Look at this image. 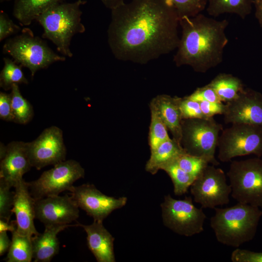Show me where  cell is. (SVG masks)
Segmentation results:
<instances>
[{
	"label": "cell",
	"mask_w": 262,
	"mask_h": 262,
	"mask_svg": "<svg viewBox=\"0 0 262 262\" xmlns=\"http://www.w3.org/2000/svg\"><path fill=\"white\" fill-rule=\"evenodd\" d=\"M111 11L107 40L117 59L146 64L177 49L180 18L167 0H131Z\"/></svg>",
	"instance_id": "6da1fadb"
},
{
	"label": "cell",
	"mask_w": 262,
	"mask_h": 262,
	"mask_svg": "<svg viewBox=\"0 0 262 262\" xmlns=\"http://www.w3.org/2000/svg\"><path fill=\"white\" fill-rule=\"evenodd\" d=\"M181 35L174 56L177 66H190L196 72L205 73L223 61L229 40L226 30L229 21L218 20L200 13L179 21Z\"/></svg>",
	"instance_id": "7a4b0ae2"
},
{
	"label": "cell",
	"mask_w": 262,
	"mask_h": 262,
	"mask_svg": "<svg viewBox=\"0 0 262 262\" xmlns=\"http://www.w3.org/2000/svg\"><path fill=\"white\" fill-rule=\"evenodd\" d=\"M214 209L210 226L218 242L238 248L255 237L262 216L259 207L238 202L231 207Z\"/></svg>",
	"instance_id": "3957f363"
},
{
	"label": "cell",
	"mask_w": 262,
	"mask_h": 262,
	"mask_svg": "<svg viewBox=\"0 0 262 262\" xmlns=\"http://www.w3.org/2000/svg\"><path fill=\"white\" fill-rule=\"evenodd\" d=\"M86 1L60 2L50 7L36 19L43 28L42 38L52 42L57 50L65 57H72L70 49L72 37L83 33L85 28L82 22L81 6Z\"/></svg>",
	"instance_id": "277c9868"
},
{
	"label": "cell",
	"mask_w": 262,
	"mask_h": 262,
	"mask_svg": "<svg viewBox=\"0 0 262 262\" xmlns=\"http://www.w3.org/2000/svg\"><path fill=\"white\" fill-rule=\"evenodd\" d=\"M2 52L10 55L21 66L28 68L32 77L38 70L66 60L65 56L56 53L45 41L35 36L28 28L23 29L20 34L8 39L3 46Z\"/></svg>",
	"instance_id": "5b68a950"
},
{
	"label": "cell",
	"mask_w": 262,
	"mask_h": 262,
	"mask_svg": "<svg viewBox=\"0 0 262 262\" xmlns=\"http://www.w3.org/2000/svg\"><path fill=\"white\" fill-rule=\"evenodd\" d=\"M180 144L187 154L200 157L215 166V153L223 126L213 117L183 119Z\"/></svg>",
	"instance_id": "8992f818"
},
{
	"label": "cell",
	"mask_w": 262,
	"mask_h": 262,
	"mask_svg": "<svg viewBox=\"0 0 262 262\" xmlns=\"http://www.w3.org/2000/svg\"><path fill=\"white\" fill-rule=\"evenodd\" d=\"M231 196L238 203L262 208V159L231 161L227 173Z\"/></svg>",
	"instance_id": "52a82bcc"
},
{
	"label": "cell",
	"mask_w": 262,
	"mask_h": 262,
	"mask_svg": "<svg viewBox=\"0 0 262 262\" xmlns=\"http://www.w3.org/2000/svg\"><path fill=\"white\" fill-rule=\"evenodd\" d=\"M218 159L223 163L238 156H262V125L234 123L219 135Z\"/></svg>",
	"instance_id": "ba28073f"
},
{
	"label": "cell",
	"mask_w": 262,
	"mask_h": 262,
	"mask_svg": "<svg viewBox=\"0 0 262 262\" xmlns=\"http://www.w3.org/2000/svg\"><path fill=\"white\" fill-rule=\"evenodd\" d=\"M161 207L164 224L174 232L191 237L203 231L206 215L194 205L191 196L176 199L167 195Z\"/></svg>",
	"instance_id": "9c48e42d"
},
{
	"label": "cell",
	"mask_w": 262,
	"mask_h": 262,
	"mask_svg": "<svg viewBox=\"0 0 262 262\" xmlns=\"http://www.w3.org/2000/svg\"><path fill=\"white\" fill-rule=\"evenodd\" d=\"M84 169L74 160L62 161L44 171L37 180L27 182L31 196L35 199L57 196L70 191L73 184L84 177Z\"/></svg>",
	"instance_id": "30bf717a"
},
{
	"label": "cell",
	"mask_w": 262,
	"mask_h": 262,
	"mask_svg": "<svg viewBox=\"0 0 262 262\" xmlns=\"http://www.w3.org/2000/svg\"><path fill=\"white\" fill-rule=\"evenodd\" d=\"M190 192L195 202L202 208L214 209L229 202L231 188L224 171L209 164L196 178Z\"/></svg>",
	"instance_id": "8fae6325"
},
{
	"label": "cell",
	"mask_w": 262,
	"mask_h": 262,
	"mask_svg": "<svg viewBox=\"0 0 262 262\" xmlns=\"http://www.w3.org/2000/svg\"><path fill=\"white\" fill-rule=\"evenodd\" d=\"M28 149L32 166L38 170L65 161L66 149L62 130L54 126L46 129L36 139L28 142Z\"/></svg>",
	"instance_id": "7c38bea8"
},
{
	"label": "cell",
	"mask_w": 262,
	"mask_h": 262,
	"mask_svg": "<svg viewBox=\"0 0 262 262\" xmlns=\"http://www.w3.org/2000/svg\"><path fill=\"white\" fill-rule=\"evenodd\" d=\"M72 199L94 220L102 221L113 211L124 206L127 198H115L102 193L92 184L73 186L70 190Z\"/></svg>",
	"instance_id": "4fadbf2b"
},
{
	"label": "cell",
	"mask_w": 262,
	"mask_h": 262,
	"mask_svg": "<svg viewBox=\"0 0 262 262\" xmlns=\"http://www.w3.org/2000/svg\"><path fill=\"white\" fill-rule=\"evenodd\" d=\"M223 115L226 124L262 125V94L244 88L236 98L226 103Z\"/></svg>",
	"instance_id": "5bb4252c"
},
{
	"label": "cell",
	"mask_w": 262,
	"mask_h": 262,
	"mask_svg": "<svg viewBox=\"0 0 262 262\" xmlns=\"http://www.w3.org/2000/svg\"><path fill=\"white\" fill-rule=\"evenodd\" d=\"M35 218L45 226L66 225L79 216V208L71 196H52L35 200Z\"/></svg>",
	"instance_id": "9a60e30c"
},
{
	"label": "cell",
	"mask_w": 262,
	"mask_h": 262,
	"mask_svg": "<svg viewBox=\"0 0 262 262\" xmlns=\"http://www.w3.org/2000/svg\"><path fill=\"white\" fill-rule=\"evenodd\" d=\"M0 147V178L14 187L32 167L28 142L13 141Z\"/></svg>",
	"instance_id": "2e32d148"
},
{
	"label": "cell",
	"mask_w": 262,
	"mask_h": 262,
	"mask_svg": "<svg viewBox=\"0 0 262 262\" xmlns=\"http://www.w3.org/2000/svg\"><path fill=\"white\" fill-rule=\"evenodd\" d=\"M14 188L15 196L12 212L16 215V231L32 239L39 233L34 224L35 200L30 194L27 182L23 179L19 180Z\"/></svg>",
	"instance_id": "e0dca14e"
},
{
	"label": "cell",
	"mask_w": 262,
	"mask_h": 262,
	"mask_svg": "<svg viewBox=\"0 0 262 262\" xmlns=\"http://www.w3.org/2000/svg\"><path fill=\"white\" fill-rule=\"evenodd\" d=\"M103 222L94 220L92 224L77 225L83 228L87 234L88 248L98 262H115L114 251L115 238L103 225Z\"/></svg>",
	"instance_id": "ac0fdd59"
},
{
	"label": "cell",
	"mask_w": 262,
	"mask_h": 262,
	"mask_svg": "<svg viewBox=\"0 0 262 262\" xmlns=\"http://www.w3.org/2000/svg\"><path fill=\"white\" fill-rule=\"evenodd\" d=\"M180 98L167 95H160L150 102L172 136L173 139L180 144L181 121L182 120L180 107ZM181 145V144H180Z\"/></svg>",
	"instance_id": "d6986e66"
},
{
	"label": "cell",
	"mask_w": 262,
	"mask_h": 262,
	"mask_svg": "<svg viewBox=\"0 0 262 262\" xmlns=\"http://www.w3.org/2000/svg\"><path fill=\"white\" fill-rule=\"evenodd\" d=\"M71 225H55L45 226L42 233H38L32 239L33 259L34 262H49L59 250L58 234Z\"/></svg>",
	"instance_id": "ffe728a7"
},
{
	"label": "cell",
	"mask_w": 262,
	"mask_h": 262,
	"mask_svg": "<svg viewBox=\"0 0 262 262\" xmlns=\"http://www.w3.org/2000/svg\"><path fill=\"white\" fill-rule=\"evenodd\" d=\"M150 158L147 161L146 170L152 175L157 173L166 164L176 160L185 151L181 145L174 139H169L150 150Z\"/></svg>",
	"instance_id": "44dd1931"
},
{
	"label": "cell",
	"mask_w": 262,
	"mask_h": 262,
	"mask_svg": "<svg viewBox=\"0 0 262 262\" xmlns=\"http://www.w3.org/2000/svg\"><path fill=\"white\" fill-rule=\"evenodd\" d=\"M65 0H14L13 15L22 26L30 25L44 11Z\"/></svg>",
	"instance_id": "7402d4cb"
},
{
	"label": "cell",
	"mask_w": 262,
	"mask_h": 262,
	"mask_svg": "<svg viewBox=\"0 0 262 262\" xmlns=\"http://www.w3.org/2000/svg\"><path fill=\"white\" fill-rule=\"evenodd\" d=\"M254 0H208L206 10L211 16L234 14L244 19L251 12Z\"/></svg>",
	"instance_id": "603a6c76"
},
{
	"label": "cell",
	"mask_w": 262,
	"mask_h": 262,
	"mask_svg": "<svg viewBox=\"0 0 262 262\" xmlns=\"http://www.w3.org/2000/svg\"><path fill=\"white\" fill-rule=\"evenodd\" d=\"M207 84L215 91L221 101L226 103L236 98L244 88L239 78L225 73H219Z\"/></svg>",
	"instance_id": "cb8c5ba5"
},
{
	"label": "cell",
	"mask_w": 262,
	"mask_h": 262,
	"mask_svg": "<svg viewBox=\"0 0 262 262\" xmlns=\"http://www.w3.org/2000/svg\"><path fill=\"white\" fill-rule=\"evenodd\" d=\"M12 243L8 251L7 262H30L33 259L32 238L19 234L16 230L12 233Z\"/></svg>",
	"instance_id": "d4e9b609"
},
{
	"label": "cell",
	"mask_w": 262,
	"mask_h": 262,
	"mask_svg": "<svg viewBox=\"0 0 262 262\" xmlns=\"http://www.w3.org/2000/svg\"><path fill=\"white\" fill-rule=\"evenodd\" d=\"M10 94L14 122L21 124L27 123L33 115L32 105L21 94L18 84L12 86Z\"/></svg>",
	"instance_id": "484cf974"
},
{
	"label": "cell",
	"mask_w": 262,
	"mask_h": 262,
	"mask_svg": "<svg viewBox=\"0 0 262 262\" xmlns=\"http://www.w3.org/2000/svg\"><path fill=\"white\" fill-rule=\"evenodd\" d=\"M162 170L170 177L176 196L185 194L194 182L196 178L182 170L176 163V160L165 165Z\"/></svg>",
	"instance_id": "4316f807"
},
{
	"label": "cell",
	"mask_w": 262,
	"mask_h": 262,
	"mask_svg": "<svg viewBox=\"0 0 262 262\" xmlns=\"http://www.w3.org/2000/svg\"><path fill=\"white\" fill-rule=\"evenodd\" d=\"M4 66L0 74V86L5 90L11 89L14 84H28L21 66L8 58H4Z\"/></svg>",
	"instance_id": "83f0119b"
},
{
	"label": "cell",
	"mask_w": 262,
	"mask_h": 262,
	"mask_svg": "<svg viewBox=\"0 0 262 262\" xmlns=\"http://www.w3.org/2000/svg\"><path fill=\"white\" fill-rule=\"evenodd\" d=\"M151 121L149 126L148 143L150 150L164 142L170 139L167 128L155 108L150 104Z\"/></svg>",
	"instance_id": "f1b7e54d"
},
{
	"label": "cell",
	"mask_w": 262,
	"mask_h": 262,
	"mask_svg": "<svg viewBox=\"0 0 262 262\" xmlns=\"http://www.w3.org/2000/svg\"><path fill=\"white\" fill-rule=\"evenodd\" d=\"M176 10L180 19L201 13L206 7L208 0H167Z\"/></svg>",
	"instance_id": "f546056e"
},
{
	"label": "cell",
	"mask_w": 262,
	"mask_h": 262,
	"mask_svg": "<svg viewBox=\"0 0 262 262\" xmlns=\"http://www.w3.org/2000/svg\"><path fill=\"white\" fill-rule=\"evenodd\" d=\"M12 187L0 178V219L9 221L13 213L15 192Z\"/></svg>",
	"instance_id": "4dcf8cb0"
},
{
	"label": "cell",
	"mask_w": 262,
	"mask_h": 262,
	"mask_svg": "<svg viewBox=\"0 0 262 262\" xmlns=\"http://www.w3.org/2000/svg\"><path fill=\"white\" fill-rule=\"evenodd\" d=\"M176 162L182 170L195 178L209 164L203 158L186 153L179 156Z\"/></svg>",
	"instance_id": "1f68e13d"
},
{
	"label": "cell",
	"mask_w": 262,
	"mask_h": 262,
	"mask_svg": "<svg viewBox=\"0 0 262 262\" xmlns=\"http://www.w3.org/2000/svg\"><path fill=\"white\" fill-rule=\"evenodd\" d=\"M180 107L183 119L204 118L198 101L189 98L187 96L180 98Z\"/></svg>",
	"instance_id": "d6a6232c"
},
{
	"label": "cell",
	"mask_w": 262,
	"mask_h": 262,
	"mask_svg": "<svg viewBox=\"0 0 262 262\" xmlns=\"http://www.w3.org/2000/svg\"><path fill=\"white\" fill-rule=\"evenodd\" d=\"M232 262H262V252L236 248L231 253Z\"/></svg>",
	"instance_id": "836d02e7"
},
{
	"label": "cell",
	"mask_w": 262,
	"mask_h": 262,
	"mask_svg": "<svg viewBox=\"0 0 262 262\" xmlns=\"http://www.w3.org/2000/svg\"><path fill=\"white\" fill-rule=\"evenodd\" d=\"M187 97L191 99L198 102L201 101L210 102L221 101L215 91L208 84L197 88Z\"/></svg>",
	"instance_id": "e575fe53"
},
{
	"label": "cell",
	"mask_w": 262,
	"mask_h": 262,
	"mask_svg": "<svg viewBox=\"0 0 262 262\" xmlns=\"http://www.w3.org/2000/svg\"><path fill=\"white\" fill-rule=\"evenodd\" d=\"M19 26L15 24L7 15L1 11L0 13V41L18 33Z\"/></svg>",
	"instance_id": "d590c367"
},
{
	"label": "cell",
	"mask_w": 262,
	"mask_h": 262,
	"mask_svg": "<svg viewBox=\"0 0 262 262\" xmlns=\"http://www.w3.org/2000/svg\"><path fill=\"white\" fill-rule=\"evenodd\" d=\"M0 118L7 121H14L11 94L0 93Z\"/></svg>",
	"instance_id": "8d00e7d4"
},
{
	"label": "cell",
	"mask_w": 262,
	"mask_h": 262,
	"mask_svg": "<svg viewBox=\"0 0 262 262\" xmlns=\"http://www.w3.org/2000/svg\"><path fill=\"white\" fill-rule=\"evenodd\" d=\"M200 109L206 118L213 117L216 115H223L225 104L223 102L199 101Z\"/></svg>",
	"instance_id": "74e56055"
},
{
	"label": "cell",
	"mask_w": 262,
	"mask_h": 262,
	"mask_svg": "<svg viewBox=\"0 0 262 262\" xmlns=\"http://www.w3.org/2000/svg\"><path fill=\"white\" fill-rule=\"evenodd\" d=\"M11 241L7 234L6 231L0 232V255L2 256L8 251L11 246Z\"/></svg>",
	"instance_id": "f35d334b"
},
{
	"label": "cell",
	"mask_w": 262,
	"mask_h": 262,
	"mask_svg": "<svg viewBox=\"0 0 262 262\" xmlns=\"http://www.w3.org/2000/svg\"><path fill=\"white\" fill-rule=\"evenodd\" d=\"M16 220L7 221L0 219V232L9 231L12 233L16 230Z\"/></svg>",
	"instance_id": "ab89813d"
},
{
	"label": "cell",
	"mask_w": 262,
	"mask_h": 262,
	"mask_svg": "<svg viewBox=\"0 0 262 262\" xmlns=\"http://www.w3.org/2000/svg\"><path fill=\"white\" fill-rule=\"evenodd\" d=\"M253 5L255 7V16L262 28V0H254Z\"/></svg>",
	"instance_id": "60d3db41"
},
{
	"label": "cell",
	"mask_w": 262,
	"mask_h": 262,
	"mask_svg": "<svg viewBox=\"0 0 262 262\" xmlns=\"http://www.w3.org/2000/svg\"><path fill=\"white\" fill-rule=\"evenodd\" d=\"M104 6L111 10L125 2V0H101Z\"/></svg>",
	"instance_id": "b9f144b4"
},
{
	"label": "cell",
	"mask_w": 262,
	"mask_h": 262,
	"mask_svg": "<svg viewBox=\"0 0 262 262\" xmlns=\"http://www.w3.org/2000/svg\"><path fill=\"white\" fill-rule=\"evenodd\" d=\"M0 0V2H3V1H9V0Z\"/></svg>",
	"instance_id": "7bdbcfd3"
}]
</instances>
